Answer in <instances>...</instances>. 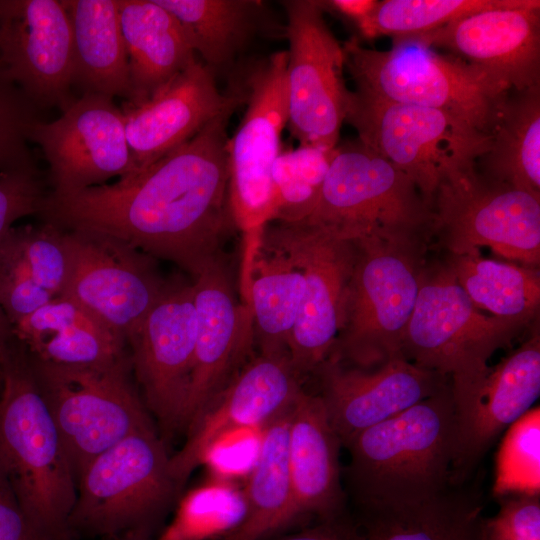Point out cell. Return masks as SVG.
<instances>
[{
	"instance_id": "f546056e",
	"label": "cell",
	"mask_w": 540,
	"mask_h": 540,
	"mask_svg": "<svg viewBox=\"0 0 540 540\" xmlns=\"http://www.w3.org/2000/svg\"><path fill=\"white\" fill-rule=\"evenodd\" d=\"M292 405L262 428L243 493L244 519L221 540H266L285 531L292 506L288 454Z\"/></svg>"
},
{
	"instance_id": "ac0fdd59",
	"label": "cell",
	"mask_w": 540,
	"mask_h": 540,
	"mask_svg": "<svg viewBox=\"0 0 540 540\" xmlns=\"http://www.w3.org/2000/svg\"><path fill=\"white\" fill-rule=\"evenodd\" d=\"M0 63L39 109L73 98L71 24L62 0H0Z\"/></svg>"
},
{
	"instance_id": "277c9868",
	"label": "cell",
	"mask_w": 540,
	"mask_h": 540,
	"mask_svg": "<svg viewBox=\"0 0 540 540\" xmlns=\"http://www.w3.org/2000/svg\"><path fill=\"white\" fill-rule=\"evenodd\" d=\"M532 322L483 314L444 261L426 262L407 324L402 354L447 376L457 418L470 407L488 371V360Z\"/></svg>"
},
{
	"instance_id": "9a60e30c",
	"label": "cell",
	"mask_w": 540,
	"mask_h": 540,
	"mask_svg": "<svg viewBox=\"0 0 540 540\" xmlns=\"http://www.w3.org/2000/svg\"><path fill=\"white\" fill-rule=\"evenodd\" d=\"M287 51L271 54L246 79L247 109L229 138L230 201L239 229L252 232L271 213V169L288 123Z\"/></svg>"
},
{
	"instance_id": "4316f807",
	"label": "cell",
	"mask_w": 540,
	"mask_h": 540,
	"mask_svg": "<svg viewBox=\"0 0 540 540\" xmlns=\"http://www.w3.org/2000/svg\"><path fill=\"white\" fill-rule=\"evenodd\" d=\"M131 97H151L197 57L178 19L156 0H117Z\"/></svg>"
},
{
	"instance_id": "d590c367",
	"label": "cell",
	"mask_w": 540,
	"mask_h": 540,
	"mask_svg": "<svg viewBox=\"0 0 540 540\" xmlns=\"http://www.w3.org/2000/svg\"><path fill=\"white\" fill-rule=\"evenodd\" d=\"M492 494L540 495V408L532 407L505 432L495 460Z\"/></svg>"
},
{
	"instance_id": "cb8c5ba5",
	"label": "cell",
	"mask_w": 540,
	"mask_h": 540,
	"mask_svg": "<svg viewBox=\"0 0 540 540\" xmlns=\"http://www.w3.org/2000/svg\"><path fill=\"white\" fill-rule=\"evenodd\" d=\"M540 395V332L489 371L470 407L459 416L452 485L462 484L496 439L527 413Z\"/></svg>"
},
{
	"instance_id": "6da1fadb",
	"label": "cell",
	"mask_w": 540,
	"mask_h": 540,
	"mask_svg": "<svg viewBox=\"0 0 540 540\" xmlns=\"http://www.w3.org/2000/svg\"><path fill=\"white\" fill-rule=\"evenodd\" d=\"M229 107L141 172L68 194L49 192L43 221L120 239L199 276L224 261L239 229L230 201Z\"/></svg>"
},
{
	"instance_id": "7bdbcfd3",
	"label": "cell",
	"mask_w": 540,
	"mask_h": 540,
	"mask_svg": "<svg viewBox=\"0 0 540 540\" xmlns=\"http://www.w3.org/2000/svg\"><path fill=\"white\" fill-rule=\"evenodd\" d=\"M276 540H367L356 520L345 513L279 537Z\"/></svg>"
},
{
	"instance_id": "44dd1931",
	"label": "cell",
	"mask_w": 540,
	"mask_h": 540,
	"mask_svg": "<svg viewBox=\"0 0 540 540\" xmlns=\"http://www.w3.org/2000/svg\"><path fill=\"white\" fill-rule=\"evenodd\" d=\"M485 72L509 91L540 86V1L476 12L415 35Z\"/></svg>"
},
{
	"instance_id": "4fadbf2b",
	"label": "cell",
	"mask_w": 540,
	"mask_h": 540,
	"mask_svg": "<svg viewBox=\"0 0 540 540\" xmlns=\"http://www.w3.org/2000/svg\"><path fill=\"white\" fill-rule=\"evenodd\" d=\"M288 40V123L299 145L335 148L351 91L343 76L345 54L317 0L281 2Z\"/></svg>"
},
{
	"instance_id": "5b68a950",
	"label": "cell",
	"mask_w": 540,
	"mask_h": 540,
	"mask_svg": "<svg viewBox=\"0 0 540 540\" xmlns=\"http://www.w3.org/2000/svg\"><path fill=\"white\" fill-rule=\"evenodd\" d=\"M343 50L356 92L444 111L485 135L491 136L510 92L485 72L414 36L392 38L388 50L364 47L353 37Z\"/></svg>"
},
{
	"instance_id": "8d00e7d4",
	"label": "cell",
	"mask_w": 540,
	"mask_h": 540,
	"mask_svg": "<svg viewBox=\"0 0 540 540\" xmlns=\"http://www.w3.org/2000/svg\"><path fill=\"white\" fill-rule=\"evenodd\" d=\"M231 489L212 496V488L196 489L184 497L173 520L154 540H221L240 526L245 515L243 494Z\"/></svg>"
},
{
	"instance_id": "d6a6232c",
	"label": "cell",
	"mask_w": 540,
	"mask_h": 540,
	"mask_svg": "<svg viewBox=\"0 0 540 540\" xmlns=\"http://www.w3.org/2000/svg\"><path fill=\"white\" fill-rule=\"evenodd\" d=\"M182 25L193 51L215 76L229 68L262 25L259 0H156Z\"/></svg>"
},
{
	"instance_id": "4dcf8cb0",
	"label": "cell",
	"mask_w": 540,
	"mask_h": 540,
	"mask_svg": "<svg viewBox=\"0 0 540 540\" xmlns=\"http://www.w3.org/2000/svg\"><path fill=\"white\" fill-rule=\"evenodd\" d=\"M475 166L490 180L540 195V86L508 92Z\"/></svg>"
},
{
	"instance_id": "9c48e42d",
	"label": "cell",
	"mask_w": 540,
	"mask_h": 540,
	"mask_svg": "<svg viewBox=\"0 0 540 540\" xmlns=\"http://www.w3.org/2000/svg\"><path fill=\"white\" fill-rule=\"evenodd\" d=\"M28 356L76 480L95 456L138 430L154 427L131 382L129 356L90 365L54 364Z\"/></svg>"
},
{
	"instance_id": "74e56055",
	"label": "cell",
	"mask_w": 540,
	"mask_h": 540,
	"mask_svg": "<svg viewBox=\"0 0 540 540\" xmlns=\"http://www.w3.org/2000/svg\"><path fill=\"white\" fill-rule=\"evenodd\" d=\"M8 233L34 281L53 298L62 296L68 274L64 230L43 221Z\"/></svg>"
},
{
	"instance_id": "f6af8a7d",
	"label": "cell",
	"mask_w": 540,
	"mask_h": 540,
	"mask_svg": "<svg viewBox=\"0 0 540 540\" xmlns=\"http://www.w3.org/2000/svg\"><path fill=\"white\" fill-rule=\"evenodd\" d=\"M13 338L12 324L0 304V361Z\"/></svg>"
},
{
	"instance_id": "603a6c76",
	"label": "cell",
	"mask_w": 540,
	"mask_h": 540,
	"mask_svg": "<svg viewBox=\"0 0 540 540\" xmlns=\"http://www.w3.org/2000/svg\"><path fill=\"white\" fill-rule=\"evenodd\" d=\"M242 100L240 93H221L213 73L196 58L148 99L124 101L121 110L133 161L128 177L192 138Z\"/></svg>"
},
{
	"instance_id": "2e32d148",
	"label": "cell",
	"mask_w": 540,
	"mask_h": 540,
	"mask_svg": "<svg viewBox=\"0 0 540 540\" xmlns=\"http://www.w3.org/2000/svg\"><path fill=\"white\" fill-rule=\"evenodd\" d=\"M48 163L53 194H68L107 184L132 173L124 116L113 98L93 93L74 99L62 115L37 121L30 132Z\"/></svg>"
},
{
	"instance_id": "484cf974",
	"label": "cell",
	"mask_w": 540,
	"mask_h": 540,
	"mask_svg": "<svg viewBox=\"0 0 540 540\" xmlns=\"http://www.w3.org/2000/svg\"><path fill=\"white\" fill-rule=\"evenodd\" d=\"M34 359L64 365L102 364L128 357L126 340L94 313L66 296L12 325Z\"/></svg>"
},
{
	"instance_id": "ba28073f",
	"label": "cell",
	"mask_w": 540,
	"mask_h": 540,
	"mask_svg": "<svg viewBox=\"0 0 540 540\" xmlns=\"http://www.w3.org/2000/svg\"><path fill=\"white\" fill-rule=\"evenodd\" d=\"M169 461L155 427L138 430L91 459L76 480L68 520L73 539H114L137 528L157 532L180 490Z\"/></svg>"
},
{
	"instance_id": "d6986e66",
	"label": "cell",
	"mask_w": 540,
	"mask_h": 540,
	"mask_svg": "<svg viewBox=\"0 0 540 540\" xmlns=\"http://www.w3.org/2000/svg\"><path fill=\"white\" fill-rule=\"evenodd\" d=\"M302 380L288 354L251 358L186 430L183 447L170 456L178 488L223 438L242 429H261L287 410L303 390Z\"/></svg>"
},
{
	"instance_id": "7c38bea8",
	"label": "cell",
	"mask_w": 540,
	"mask_h": 540,
	"mask_svg": "<svg viewBox=\"0 0 540 540\" xmlns=\"http://www.w3.org/2000/svg\"><path fill=\"white\" fill-rule=\"evenodd\" d=\"M257 231L282 251L304 277L300 312L288 343V356L300 378L329 357L338 336L356 247L322 227L304 221H269Z\"/></svg>"
},
{
	"instance_id": "5bb4252c",
	"label": "cell",
	"mask_w": 540,
	"mask_h": 540,
	"mask_svg": "<svg viewBox=\"0 0 540 540\" xmlns=\"http://www.w3.org/2000/svg\"><path fill=\"white\" fill-rule=\"evenodd\" d=\"M64 243L68 274L62 296L87 308L127 342L171 278L163 276L155 258L103 233L64 230Z\"/></svg>"
},
{
	"instance_id": "836d02e7",
	"label": "cell",
	"mask_w": 540,
	"mask_h": 540,
	"mask_svg": "<svg viewBox=\"0 0 540 540\" xmlns=\"http://www.w3.org/2000/svg\"><path fill=\"white\" fill-rule=\"evenodd\" d=\"M444 262L479 310L529 322L538 316L540 273L537 268L486 258L480 249L447 254Z\"/></svg>"
},
{
	"instance_id": "e575fe53",
	"label": "cell",
	"mask_w": 540,
	"mask_h": 540,
	"mask_svg": "<svg viewBox=\"0 0 540 540\" xmlns=\"http://www.w3.org/2000/svg\"><path fill=\"white\" fill-rule=\"evenodd\" d=\"M520 0H384L357 28L373 39L420 35L467 15L516 5Z\"/></svg>"
},
{
	"instance_id": "7402d4cb",
	"label": "cell",
	"mask_w": 540,
	"mask_h": 540,
	"mask_svg": "<svg viewBox=\"0 0 540 540\" xmlns=\"http://www.w3.org/2000/svg\"><path fill=\"white\" fill-rule=\"evenodd\" d=\"M320 398L342 447L358 433L438 393L450 379L405 357L364 369L326 359L315 371Z\"/></svg>"
},
{
	"instance_id": "b9f144b4",
	"label": "cell",
	"mask_w": 540,
	"mask_h": 540,
	"mask_svg": "<svg viewBox=\"0 0 540 540\" xmlns=\"http://www.w3.org/2000/svg\"><path fill=\"white\" fill-rule=\"evenodd\" d=\"M0 540H46L24 513L1 464Z\"/></svg>"
},
{
	"instance_id": "1f68e13d",
	"label": "cell",
	"mask_w": 540,
	"mask_h": 540,
	"mask_svg": "<svg viewBox=\"0 0 540 540\" xmlns=\"http://www.w3.org/2000/svg\"><path fill=\"white\" fill-rule=\"evenodd\" d=\"M253 234L257 250L252 257L247 303L254 341L259 354H288L303 298L304 277L282 251L260 239L257 230Z\"/></svg>"
},
{
	"instance_id": "bcb514c9",
	"label": "cell",
	"mask_w": 540,
	"mask_h": 540,
	"mask_svg": "<svg viewBox=\"0 0 540 540\" xmlns=\"http://www.w3.org/2000/svg\"><path fill=\"white\" fill-rule=\"evenodd\" d=\"M157 532L150 528H137L125 532L113 540H154Z\"/></svg>"
},
{
	"instance_id": "ffe728a7",
	"label": "cell",
	"mask_w": 540,
	"mask_h": 540,
	"mask_svg": "<svg viewBox=\"0 0 540 540\" xmlns=\"http://www.w3.org/2000/svg\"><path fill=\"white\" fill-rule=\"evenodd\" d=\"M196 343L178 430H187L250 360V307L236 298L225 261L193 279Z\"/></svg>"
},
{
	"instance_id": "30bf717a",
	"label": "cell",
	"mask_w": 540,
	"mask_h": 540,
	"mask_svg": "<svg viewBox=\"0 0 540 540\" xmlns=\"http://www.w3.org/2000/svg\"><path fill=\"white\" fill-rule=\"evenodd\" d=\"M345 121L369 150L405 173L432 206L454 169L474 163L491 136L433 108L350 93Z\"/></svg>"
},
{
	"instance_id": "52a82bcc",
	"label": "cell",
	"mask_w": 540,
	"mask_h": 540,
	"mask_svg": "<svg viewBox=\"0 0 540 540\" xmlns=\"http://www.w3.org/2000/svg\"><path fill=\"white\" fill-rule=\"evenodd\" d=\"M342 322L328 358L364 369L404 357L402 345L430 244L356 241ZM327 358V359H328Z\"/></svg>"
},
{
	"instance_id": "8fae6325",
	"label": "cell",
	"mask_w": 540,
	"mask_h": 540,
	"mask_svg": "<svg viewBox=\"0 0 540 540\" xmlns=\"http://www.w3.org/2000/svg\"><path fill=\"white\" fill-rule=\"evenodd\" d=\"M475 163L450 172L433 200L432 241L447 254L482 247L529 267L540 263V195L484 177Z\"/></svg>"
},
{
	"instance_id": "f1b7e54d",
	"label": "cell",
	"mask_w": 540,
	"mask_h": 540,
	"mask_svg": "<svg viewBox=\"0 0 540 540\" xmlns=\"http://www.w3.org/2000/svg\"><path fill=\"white\" fill-rule=\"evenodd\" d=\"M478 497L450 486L415 503L360 507L357 521L367 540H482Z\"/></svg>"
},
{
	"instance_id": "f35d334b",
	"label": "cell",
	"mask_w": 540,
	"mask_h": 540,
	"mask_svg": "<svg viewBox=\"0 0 540 540\" xmlns=\"http://www.w3.org/2000/svg\"><path fill=\"white\" fill-rule=\"evenodd\" d=\"M39 111L0 63V172L35 164L29 143Z\"/></svg>"
},
{
	"instance_id": "3957f363",
	"label": "cell",
	"mask_w": 540,
	"mask_h": 540,
	"mask_svg": "<svg viewBox=\"0 0 540 540\" xmlns=\"http://www.w3.org/2000/svg\"><path fill=\"white\" fill-rule=\"evenodd\" d=\"M457 439L451 384L358 433L345 447L359 506L415 503L453 486Z\"/></svg>"
},
{
	"instance_id": "83f0119b",
	"label": "cell",
	"mask_w": 540,
	"mask_h": 540,
	"mask_svg": "<svg viewBox=\"0 0 540 540\" xmlns=\"http://www.w3.org/2000/svg\"><path fill=\"white\" fill-rule=\"evenodd\" d=\"M73 45L72 87L82 94L131 97L117 0H62Z\"/></svg>"
},
{
	"instance_id": "60d3db41",
	"label": "cell",
	"mask_w": 540,
	"mask_h": 540,
	"mask_svg": "<svg viewBox=\"0 0 540 540\" xmlns=\"http://www.w3.org/2000/svg\"><path fill=\"white\" fill-rule=\"evenodd\" d=\"M497 500L498 511L482 520V540H540V495H508Z\"/></svg>"
},
{
	"instance_id": "7a4b0ae2",
	"label": "cell",
	"mask_w": 540,
	"mask_h": 540,
	"mask_svg": "<svg viewBox=\"0 0 540 540\" xmlns=\"http://www.w3.org/2000/svg\"><path fill=\"white\" fill-rule=\"evenodd\" d=\"M0 464L17 499L46 540H74L68 520L76 476L23 345L12 339L0 361Z\"/></svg>"
},
{
	"instance_id": "e0dca14e",
	"label": "cell",
	"mask_w": 540,
	"mask_h": 540,
	"mask_svg": "<svg viewBox=\"0 0 540 540\" xmlns=\"http://www.w3.org/2000/svg\"><path fill=\"white\" fill-rule=\"evenodd\" d=\"M192 282L171 278L168 288L127 340L144 403L169 433L178 430L196 343Z\"/></svg>"
},
{
	"instance_id": "ab89813d",
	"label": "cell",
	"mask_w": 540,
	"mask_h": 540,
	"mask_svg": "<svg viewBox=\"0 0 540 540\" xmlns=\"http://www.w3.org/2000/svg\"><path fill=\"white\" fill-rule=\"evenodd\" d=\"M49 192L36 163L1 171L0 241L17 220L40 215Z\"/></svg>"
},
{
	"instance_id": "d4e9b609",
	"label": "cell",
	"mask_w": 540,
	"mask_h": 540,
	"mask_svg": "<svg viewBox=\"0 0 540 540\" xmlns=\"http://www.w3.org/2000/svg\"><path fill=\"white\" fill-rule=\"evenodd\" d=\"M341 447L320 396L302 390L290 413L288 454L292 506L286 529L308 519L319 522L344 513L339 464Z\"/></svg>"
},
{
	"instance_id": "ee69618b",
	"label": "cell",
	"mask_w": 540,
	"mask_h": 540,
	"mask_svg": "<svg viewBox=\"0 0 540 540\" xmlns=\"http://www.w3.org/2000/svg\"><path fill=\"white\" fill-rule=\"evenodd\" d=\"M323 9L329 8L344 18L352 21L356 26L365 21L374 12L378 1L376 0H329L320 1Z\"/></svg>"
},
{
	"instance_id": "8992f818",
	"label": "cell",
	"mask_w": 540,
	"mask_h": 540,
	"mask_svg": "<svg viewBox=\"0 0 540 540\" xmlns=\"http://www.w3.org/2000/svg\"><path fill=\"white\" fill-rule=\"evenodd\" d=\"M340 239L432 244L433 209L414 182L359 140L336 146L303 220Z\"/></svg>"
}]
</instances>
